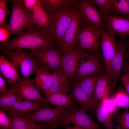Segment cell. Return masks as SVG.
I'll use <instances>...</instances> for the list:
<instances>
[{"mask_svg": "<svg viewBox=\"0 0 129 129\" xmlns=\"http://www.w3.org/2000/svg\"><path fill=\"white\" fill-rule=\"evenodd\" d=\"M54 43L49 30L35 25L16 35L11 40L1 43L0 49L2 53L25 48L32 51L53 45Z\"/></svg>", "mask_w": 129, "mask_h": 129, "instance_id": "6da1fadb", "label": "cell"}, {"mask_svg": "<svg viewBox=\"0 0 129 129\" xmlns=\"http://www.w3.org/2000/svg\"><path fill=\"white\" fill-rule=\"evenodd\" d=\"M12 10L9 23L6 28L10 36L16 35L34 25L30 11L24 7L23 0H10Z\"/></svg>", "mask_w": 129, "mask_h": 129, "instance_id": "7a4b0ae2", "label": "cell"}, {"mask_svg": "<svg viewBox=\"0 0 129 129\" xmlns=\"http://www.w3.org/2000/svg\"><path fill=\"white\" fill-rule=\"evenodd\" d=\"M97 52L90 51L83 53L78 63L74 80L86 76H99L105 71L104 61Z\"/></svg>", "mask_w": 129, "mask_h": 129, "instance_id": "3957f363", "label": "cell"}, {"mask_svg": "<svg viewBox=\"0 0 129 129\" xmlns=\"http://www.w3.org/2000/svg\"><path fill=\"white\" fill-rule=\"evenodd\" d=\"M87 110L75 105L67 107L62 119L54 125V129L59 126L72 124L84 129H105L98 125L87 113Z\"/></svg>", "mask_w": 129, "mask_h": 129, "instance_id": "277c9868", "label": "cell"}, {"mask_svg": "<svg viewBox=\"0 0 129 129\" xmlns=\"http://www.w3.org/2000/svg\"><path fill=\"white\" fill-rule=\"evenodd\" d=\"M2 53L12 60L25 79H29L31 75L41 66L31 51L26 53L23 49H19Z\"/></svg>", "mask_w": 129, "mask_h": 129, "instance_id": "5b68a950", "label": "cell"}, {"mask_svg": "<svg viewBox=\"0 0 129 129\" xmlns=\"http://www.w3.org/2000/svg\"><path fill=\"white\" fill-rule=\"evenodd\" d=\"M67 108L62 109L54 108L46 105L22 116L31 119L44 128L54 129L56 123L63 117Z\"/></svg>", "mask_w": 129, "mask_h": 129, "instance_id": "8992f818", "label": "cell"}, {"mask_svg": "<svg viewBox=\"0 0 129 129\" xmlns=\"http://www.w3.org/2000/svg\"><path fill=\"white\" fill-rule=\"evenodd\" d=\"M75 8L56 11L53 13V20L49 29L51 37L54 42L61 43L72 18Z\"/></svg>", "mask_w": 129, "mask_h": 129, "instance_id": "52a82bcc", "label": "cell"}, {"mask_svg": "<svg viewBox=\"0 0 129 129\" xmlns=\"http://www.w3.org/2000/svg\"><path fill=\"white\" fill-rule=\"evenodd\" d=\"M103 30L83 24L77 38L79 47L82 51L87 50L96 52L99 51L101 34Z\"/></svg>", "mask_w": 129, "mask_h": 129, "instance_id": "ba28073f", "label": "cell"}, {"mask_svg": "<svg viewBox=\"0 0 129 129\" xmlns=\"http://www.w3.org/2000/svg\"><path fill=\"white\" fill-rule=\"evenodd\" d=\"M40 62L41 65L52 73L61 69L62 51L53 45L41 48L31 51Z\"/></svg>", "mask_w": 129, "mask_h": 129, "instance_id": "9c48e42d", "label": "cell"}, {"mask_svg": "<svg viewBox=\"0 0 129 129\" xmlns=\"http://www.w3.org/2000/svg\"><path fill=\"white\" fill-rule=\"evenodd\" d=\"M77 8L81 15L83 24L105 29L106 17L96 6L89 0L80 1Z\"/></svg>", "mask_w": 129, "mask_h": 129, "instance_id": "30bf717a", "label": "cell"}, {"mask_svg": "<svg viewBox=\"0 0 129 129\" xmlns=\"http://www.w3.org/2000/svg\"><path fill=\"white\" fill-rule=\"evenodd\" d=\"M126 36L121 37L117 41L115 53L111 64V78L112 90L115 88L118 80L125 65L127 57Z\"/></svg>", "mask_w": 129, "mask_h": 129, "instance_id": "8fae6325", "label": "cell"}, {"mask_svg": "<svg viewBox=\"0 0 129 129\" xmlns=\"http://www.w3.org/2000/svg\"><path fill=\"white\" fill-rule=\"evenodd\" d=\"M117 41L115 35L103 30L101 34L100 49L105 66V71L111 77V64L116 52Z\"/></svg>", "mask_w": 129, "mask_h": 129, "instance_id": "7c38bea8", "label": "cell"}, {"mask_svg": "<svg viewBox=\"0 0 129 129\" xmlns=\"http://www.w3.org/2000/svg\"><path fill=\"white\" fill-rule=\"evenodd\" d=\"M83 25L81 14L77 7L75 8L69 25L60 44L62 51L75 46L78 36Z\"/></svg>", "mask_w": 129, "mask_h": 129, "instance_id": "4fadbf2b", "label": "cell"}, {"mask_svg": "<svg viewBox=\"0 0 129 129\" xmlns=\"http://www.w3.org/2000/svg\"><path fill=\"white\" fill-rule=\"evenodd\" d=\"M62 51L60 70L68 79L73 80L82 51L75 46Z\"/></svg>", "mask_w": 129, "mask_h": 129, "instance_id": "5bb4252c", "label": "cell"}, {"mask_svg": "<svg viewBox=\"0 0 129 129\" xmlns=\"http://www.w3.org/2000/svg\"><path fill=\"white\" fill-rule=\"evenodd\" d=\"M13 88L22 97L24 100H32L47 103L45 99L40 94V90L35 84L33 80L22 78Z\"/></svg>", "mask_w": 129, "mask_h": 129, "instance_id": "9a60e30c", "label": "cell"}, {"mask_svg": "<svg viewBox=\"0 0 129 129\" xmlns=\"http://www.w3.org/2000/svg\"><path fill=\"white\" fill-rule=\"evenodd\" d=\"M105 29L114 35L121 37L129 36V17L109 15L106 18Z\"/></svg>", "mask_w": 129, "mask_h": 129, "instance_id": "2e32d148", "label": "cell"}, {"mask_svg": "<svg viewBox=\"0 0 129 129\" xmlns=\"http://www.w3.org/2000/svg\"><path fill=\"white\" fill-rule=\"evenodd\" d=\"M112 90L111 78L106 72L98 76L93 96L94 110L99 102H102L109 97Z\"/></svg>", "mask_w": 129, "mask_h": 129, "instance_id": "e0dca14e", "label": "cell"}, {"mask_svg": "<svg viewBox=\"0 0 129 129\" xmlns=\"http://www.w3.org/2000/svg\"><path fill=\"white\" fill-rule=\"evenodd\" d=\"M30 12L34 25L49 31L53 15L45 9L40 0H38L37 5Z\"/></svg>", "mask_w": 129, "mask_h": 129, "instance_id": "ac0fdd59", "label": "cell"}, {"mask_svg": "<svg viewBox=\"0 0 129 129\" xmlns=\"http://www.w3.org/2000/svg\"><path fill=\"white\" fill-rule=\"evenodd\" d=\"M5 56L2 53L0 56V73L6 79L10 88L13 87L22 78L17 67Z\"/></svg>", "mask_w": 129, "mask_h": 129, "instance_id": "d6986e66", "label": "cell"}, {"mask_svg": "<svg viewBox=\"0 0 129 129\" xmlns=\"http://www.w3.org/2000/svg\"><path fill=\"white\" fill-rule=\"evenodd\" d=\"M51 85L48 91L45 95L56 92L67 94L71 89L68 79L65 75L60 70L52 73Z\"/></svg>", "mask_w": 129, "mask_h": 129, "instance_id": "ffe728a7", "label": "cell"}, {"mask_svg": "<svg viewBox=\"0 0 129 129\" xmlns=\"http://www.w3.org/2000/svg\"><path fill=\"white\" fill-rule=\"evenodd\" d=\"M45 102L40 101L32 102L28 100H24L16 103L12 107H7L5 111L22 116L46 105Z\"/></svg>", "mask_w": 129, "mask_h": 129, "instance_id": "44dd1931", "label": "cell"}, {"mask_svg": "<svg viewBox=\"0 0 129 129\" xmlns=\"http://www.w3.org/2000/svg\"><path fill=\"white\" fill-rule=\"evenodd\" d=\"M69 96L72 100H75L80 104V107L87 110H94L92 100L83 90L77 81L74 83Z\"/></svg>", "mask_w": 129, "mask_h": 129, "instance_id": "7402d4cb", "label": "cell"}, {"mask_svg": "<svg viewBox=\"0 0 129 129\" xmlns=\"http://www.w3.org/2000/svg\"><path fill=\"white\" fill-rule=\"evenodd\" d=\"M36 72L35 77L33 80L34 83L40 91L42 90L45 93L48 91L50 86L52 74L42 65Z\"/></svg>", "mask_w": 129, "mask_h": 129, "instance_id": "603a6c76", "label": "cell"}, {"mask_svg": "<svg viewBox=\"0 0 129 129\" xmlns=\"http://www.w3.org/2000/svg\"><path fill=\"white\" fill-rule=\"evenodd\" d=\"M5 112L11 122V129H40L44 128L27 118Z\"/></svg>", "mask_w": 129, "mask_h": 129, "instance_id": "cb8c5ba5", "label": "cell"}, {"mask_svg": "<svg viewBox=\"0 0 129 129\" xmlns=\"http://www.w3.org/2000/svg\"><path fill=\"white\" fill-rule=\"evenodd\" d=\"M47 103L55 107V108L62 109L74 105L75 103L67 94L56 92L45 95Z\"/></svg>", "mask_w": 129, "mask_h": 129, "instance_id": "d4e9b609", "label": "cell"}, {"mask_svg": "<svg viewBox=\"0 0 129 129\" xmlns=\"http://www.w3.org/2000/svg\"><path fill=\"white\" fill-rule=\"evenodd\" d=\"M47 10L52 14L59 10L72 8L80 1L71 0H40Z\"/></svg>", "mask_w": 129, "mask_h": 129, "instance_id": "484cf974", "label": "cell"}, {"mask_svg": "<svg viewBox=\"0 0 129 129\" xmlns=\"http://www.w3.org/2000/svg\"><path fill=\"white\" fill-rule=\"evenodd\" d=\"M24 100L22 97L13 87L10 88L0 97V106L5 111L8 107L13 106L16 103Z\"/></svg>", "mask_w": 129, "mask_h": 129, "instance_id": "4316f807", "label": "cell"}, {"mask_svg": "<svg viewBox=\"0 0 129 129\" xmlns=\"http://www.w3.org/2000/svg\"><path fill=\"white\" fill-rule=\"evenodd\" d=\"M95 109L97 118L105 129H113L114 125L112 115L105 109L102 102H98Z\"/></svg>", "mask_w": 129, "mask_h": 129, "instance_id": "83f0119b", "label": "cell"}, {"mask_svg": "<svg viewBox=\"0 0 129 129\" xmlns=\"http://www.w3.org/2000/svg\"><path fill=\"white\" fill-rule=\"evenodd\" d=\"M98 76L92 75L87 76L77 80L83 90L92 100Z\"/></svg>", "mask_w": 129, "mask_h": 129, "instance_id": "f1b7e54d", "label": "cell"}, {"mask_svg": "<svg viewBox=\"0 0 129 129\" xmlns=\"http://www.w3.org/2000/svg\"><path fill=\"white\" fill-rule=\"evenodd\" d=\"M111 15L120 14L129 17V3L127 0H111Z\"/></svg>", "mask_w": 129, "mask_h": 129, "instance_id": "f546056e", "label": "cell"}, {"mask_svg": "<svg viewBox=\"0 0 129 129\" xmlns=\"http://www.w3.org/2000/svg\"><path fill=\"white\" fill-rule=\"evenodd\" d=\"M112 97L118 107L125 109L129 107V95L125 91H118Z\"/></svg>", "mask_w": 129, "mask_h": 129, "instance_id": "4dcf8cb0", "label": "cell"}, {"mask_svg": "<svg viewBox=\"0 0 129 129\" xmlns=\"http://www.w3.org/2000/svg\"><path fill=\"white\" fill-rule=\"evenodd\" d=\"M114 123H117L116 129H129V111L128 108L125 109L121 113L116 116L113 120Z\"/></svg>", "mask_w": 129, "mask_h": 129, "instance_id": "1f68e13d", "label": "cell"}, {"mask_svg": "<svg viewBox=\"0 0 129 129\" xmlns=\"http://www.w3.org/2000/svg\"><path fill=\"white\" fill-rule=\"evenodd\" d=\"M89 1L95 5L106 18L111 15L110 10L111 0H91Z\"/></svg>", "mask_w": 129, "mask_h": 129, "instance_id": "d6a6232c", "label": "cell"}, {"mask_svg": "<svg viewBox=\"0 0 129 129\" xmlns=\"http://www.w3.org/2000/svg\"><path fill=\"white\" fill-rule=\"evenodd\" d=\"M7 0H0V26L6 27L7 24L6 23L5 17L9 12L7 8Z\"/></svg>", "mask_w": 129, "mask_h": 129, "instance_id": "836d02e7", "label": "cell"}, {"mask_svg": "<svg viewBox=\"0 0 129 129\" xmlns=\"http://www.w3.org/2000/svg\"><path fill=\"white\" fill-rule=\"evenodd\" d=\"M102 102L104 108L111 115L116 112L118 107L112 97H109Z\"/></svg>", "mask_w": 129, "mask_h": 129, "instance_id": "e575fe53", "label": "cell"}, {"mask_svg": "<svg viewBox=\"0 0 129 129\" xmlns=\"http://www.w3.org/2000/svg\"><path fill=\"white\" fill-rule=\"evenodd\" d=\"M1 127L9 129L12 128L10 120L2 108L0 109V128Z\"/></svg>", "mask_w": 129, "mask_h": 129, "instance_id": "d590c367", "label": "cell"}, {"mask_svg": "<svg viewBox=\"0 0 129 129\" xmlns=\"http://www.w3.org/2000/svg\"><path fill=\"white\" fill-rule=\"evenodd\" d=\"M10 36L9 32L6 27L0 26V42L1 43L7 41Z\"/></svg>", "mask_w": 129, "mask_h": 129, "instance_id": "8d00e7d4", "label": "cell"}, {"mask_svg": "<svg viewBox=\"0 0 129 129\" xmlns=\"http://www.w3.org/2000/svg\"><path fill=\"white\" fill-rule=\"evenodd\" d=\"M125 90L129 95V73H125L120 77Z\"/></svg>", "mask_w": 129, "mask_h": 129, "instance_id": "74e56055", "label": "cell"}, {"mask_svg": "<svg viewBox=\"0 0 129 129\" xmlns=\"http://www.w3.org/2000/svg\"><path fill=\"white\" fill-rule=\"evenodd\" d=\"M38 0H23L24 5L26 9L29 11L32 10L37 5Z\"/></svg>", "mask_w": 129, "mask_h": 129, "instance_id": "f35d334b", "label": "cell"}, {"mask_svg": "<svg viewBox=\"0 0 129 129\" xmlns=\"http://www.w3.org/2000/svg\"><path fill=\"white\" fill-rule=\"evenodd\" d=\"M7 90L6 83L3 76L0 73V91L3 93L6 92Z\"/></svg>", "mask_w": 129, "mask_h": 129, "instance_id": "ab89813d", "label": "cell"}, {"mask_svg": "<svg viewBox=\"0 0 129 129\" xmlns=\"http://www.w3.org/2000/svg\"><path fill=\"white\" fill-rule=\"evenodd\" d=\"M65 129H84L76 126H70L68 125H66L63 126Z\"/></svg>", "mask_w": 129, "mask_h": 129, "instance_id": "60d3db41", "label": "cell"}, {"mask_svg": "<svg viewBox=\"0 0 129 129\" xmlns=\"http://www.w3.org/2000/svg\"><path fill=\"white\" fill-rule=\"evenodd\" d=\"M126 49L127 51V57L129 59V36H128L126 41Z\"/></svg>", "mask_w": 129, "mask_h": 129, "instance_id": "b9f144b4", "label": "cell"}, {"mask_svg": "<svg viewBox=\"0 0 129 129\" xmlns=\"http://www.w3.org/2000/svg\"><path fill=\"white\" fill-rule=\"evenodd\" d=\"M124 69L125 70V73H129V60L128 62L125 64Z\"/></svg>", "mask_w": 129, "mask_h": 129, "instance_id": "7bdbcfd3", "label": "cell"}, {"mask_svg": "<svg viewBox=\"0 0 129 129\" xmlns=\"http://www.w3.org/2000/svg\"><path fill=\"white\" fill-rule=\"evenodd\" d=\"M0 129H6V128H5L3 127H1V128H0Z\"/></svg>", "mask_w": 129, "mask_h": 129, "instance_id": "ee69618b", "label": "cell"}, {"mask_svg": "<svg viewBox=\"0 0 129 129\" xmlns=\"http://www.w3.org/2000/svg\"><path fill=\"white\" fill-rule=\"evenodd\" d=\"M40 129H47L45 128H42Z\"/></svg>", "mask_w": 129, "mask_h": 129, "instance_id": "f6af8a7d", "label": "cell"}, {"mask_svg": "<svg viewBox=\"0 0 129 129\" xmlns=\"http://www.w3.org/2000/svg\"><path fill=\"white\" fill-rule=\"evenodd\" d=\"M128 2V3H129V0H127Z\"/></svg>", "mask_w": 129, "mask_h": 129, "instance_id": "bcb514c9", "label": "cell"}]
</instances>
